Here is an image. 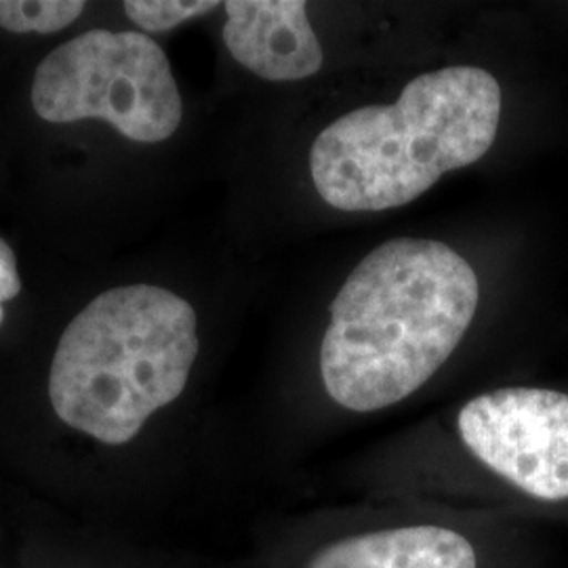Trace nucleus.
I'll return each mask as SVG.
<instances>
[{"label":"nucleus","instance_id":"nucleus-9","mask_svg":"<svg viewBox=\"0 0 568 568\" xmlns=\"http://www.w3.org/2000/svg\"><path fill=\"white\" fill-rule=\"evenodd\" d=\"M217 7L220 2L204 0H129L124 2V13L142 30L166 32L183 21L211 13Z\"/></svg>","mask_w":568,"mask_h":568},{"label":"nucleus","instance_id":"nucleus-10","mask_svg":"<svg viewBox=\"0 0 568 568\" xmlns=\"http://www.w3.org/2000/svg\"><path fill=\"white\" fill-rule=\"evenodd\" d=\"M21 281L18 272V260L11 246L0 239V323L4 318L2 304L13 300L20 293Z\"/></svg>","mask_w":568,"mask_h":568},{"label":"nucleus","instance_id":"nucleus-1","mask_svg":"<svg viewBox=\"0 0 568 568\" xmlns=\"http://www.w3.org/2000/svg\"><path fill=\"white\" fill-rule=\"evenodd\" d=\"M474 267L448 244L396 239L368 253L331 304L328 396L356 413L396 405L445 365L478 307Z\"/></svg>","mask_w":568,"mask_h":568},{"label":"nucleus","instance_id":"nucleus-3","mask_svg":"<svg viewBox=\"0 0 568 568\" xmlns=\"http://www.w3.org/2000/svg\"><path fill=\"white\" fill-rule=\"evenodd\" d=\"M196 356V312L183 297L152 284L112 288L63 331L49 398L68 426L124 445L180 398Z\"/></svg>","mask_w":568,"mask_h":568},{"label":"nucleus","instance_id":"nucleus-6","mask_svg":"<svg viewBox=\"0 0 568 568\" xmlns=\"http://www.w3.org/2000/svg\"><path fill=\"white\" fill-rule=\"evenodd\" d=\"M224 41L232 58L265 81H304L323 68V47L302 0H230Z\"/></svg>","mask_w":568,"mask_h":568},{"label":"nucleus","instance_id":"nucleus-4","mask_svg":"<svg viewBox=\"0 0 568 568\" xmlns=\"http://www.w3.org/2000/svg\"><path fill=\"white\" fill-rule=\"evenodd\" d=\"M32 105L42 121L102 119L140 143L169 140L183 102L163 49L140 32L89 30L37 68Z\"/></svg>","mask_w":568,"mask_h":568},{"label":"nucleus","instance_id":"nucleus-2","mask_svg":"<svg viewBox=\"0 0 568 568\" xmlns=\"http://www.w3.org/2000/svg\"><path fill=\"white\" fill-rule=\"evenodd\" d=\"M499 119L495 77L450 65L413 79L394 105L358 108L328 124L310 150V173L339 211L405 206L445 173L480 161Z\"/></svg>","mask_w":568,"mask_h":568},{"label":"nucleus","instance_id":"nucleus-7","mask_svg":"<svg viewBox=\"0 0 568 568\" xmlns=\"http://www.w3.org/2000/svg\"><path fill=\"white\" fill-rule=\"evenodd\" d=\"M305 568H476V551L450 528H394L331 544Z\"/></svg>","mask_w":568,"mask_h":568},{"label":"nucleus","instance_id":"nucleus-5","mask_svg":"<svg viewBox=\"0 0 568 568\" xmlns=\"http://www.w3.org/2000/svg\"><path fill=\"white\" fill-rule=\"evenodd\" d=\"M466 447L495 474L535 499H568V394L506 387L459 413Z\"/></svg>","mask_w":568,"mask_h":568},{"label":"nucleus","instance_id":"nucleus-8","mask_svg":"<svg viewBox=\"0 0 568 568\" xmlns=\"http://www.w3.org/2000/svg\"><path fill=\"white\" fill-rule=\"evenodd\" d=\"M81 0H0V28L18 34H51L81 18Z\"/></svg>","mask_w":568,"mask_h":568}]
</instances>
